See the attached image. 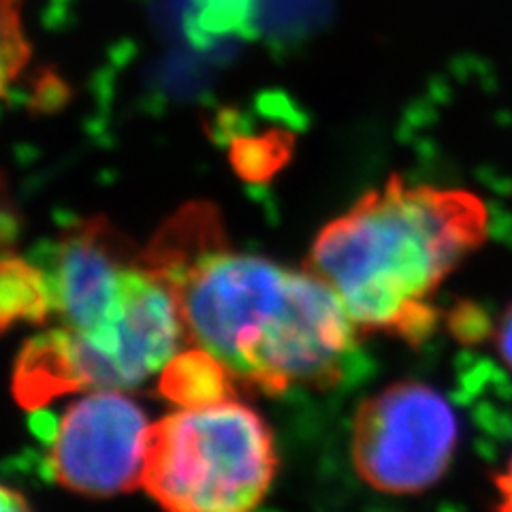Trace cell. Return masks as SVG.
<instances>
[{
  "label": "cell",
  "mask_w": 512,
  "mask_h": 512,
  "mask_svg": "<svg viewBox=\"0 0 512 512\" xmlns=\"http://www.w3.org/2000/svg\"><path fill=\"white\" fill-rule=\"evenodd\" d=\"M54 314L45 271L11 252L0 256V335L15 325H43Z\"/></svg>",
  "instance_id": "obj_10"
},
{
  "label": "cell",
  "mask_w": 512,
  "mask_h": 512,
  "mask_svg": "<svg viewBox=\"0 0 512 512\" xmlns=\"http://www.w3.org/2000/svg\"><path fill=\"white\" fill-rule=\"evenodd\" d=\"M487 237L489 210L474 192L391 175L325 224L306 269L338 293L359 331L419 346L440 323L438 288Z\"/></svg>",
  "instance_id": "obj_1"
},
{
  "label": "cell",
  "mask_w": 512,
  "mask_h": 512,
  "mask_svg": "<svg viewBox=\"0 0 512 512\" xmlns=\"http://www.w3.org/2000/svg\"><path fill=\"white\" fill-rule=\"evenodd\" d=\"M167 288L186 338L216 355L248 391H331L357 357V325L338 293L310 269H284L227 246Z\"/></svg>",
  "instance_id": "obj_2"
},
{
  "label": "cell",
  "mask_w": 512,
  "mask_h": 512,
  "mask_svg": "<svg viewBox=\"0 0 512 512\" xmlns=\"http://www.w3.org/2000/svg\"><path fill=\"white\" fill-rule=\"evenodd\" d=\"M20 233V218L18 210L7 197V188L0 184V256L11 252L15 239Z\"/></svg>",
  "instance_id": "obj_13"
},
{
  "label": "cell",
  "mask_w": 512,
  "mask_h": 512,
  "mask_svg": "<svg viewBox=\"0 0 512 512\" xmlns=\"http://www.w3.org/2000/svg\"><path fill=\"white\" fill-rule=\"evenodd\" d=\"M237 387L229 367L201 346L175 352L158 380V393L186 410L231 402Z\"/></svg>",
  "instance_id": "obj_9"
},
{
  "label": "cell",
  "mask_w": 512,
  "mask_h": 512,
  "mask_svg": "<svg viewBox=\"0 0 512 512\" xmlns=\"http://www.w3.org/2000/svg\"><path fill=\"white\" fill-rule=\"evenodd\" d=\"M148 419L118 389H99L62 414L47 457L52 478L88 498L135 491L143 478Z\"/></svg>",
  "instance_id": "obj_5"
},
{
  "label": "cell",
  "mask_w": 512,
  "mask_h": 512,
  "mask_svg": "<svg viewBox=\"0 0 512 512\" xmlns=\"http://www.w3.org/2000/svg\"><path fill=\"white\" fill-rule=\"evenodd\" d=\"M0 512H32L24 495L15 489L0 485Z\"/></svg>",
  "instance_id": "obj_16"
},
{
  "label": "cell",
  "mask_w": 512,
  "mask_h": 512,
  "mask_svg": "<svg viewBox=\"0 0 512 512\" xmlns=\"http://www.w3.org/2000/svg\"><path fill=\"white\" fill-rule=\"evenodd\" d=\"M276 470L267 423L231 399L150 425L141 485L165 512H254Z\"/></svg>",
  "instance_id": "obj_3"
},
{
  "label": "cell",
  "mask_w": 512,
  "mask_h": 512,
  "mask_svg": "<svg viewBox=\"0 0 512 512\" xmlns=\"http://www.w3.org/2000/svg\"><path fill=\"white\" fill-rule=\"evenodd\" d=\"M84 391L79 380L73 338L67 327L47 329L20 350L13 372V395L26 410H41L52 399Z\"/></svg>",
  "instance_id": "obj_8"
},
{
  "label": "cell",
  "mask_w": 512,
  "mask_h": 512,
  "mask_svg": "<svg viewBox=\"0 0 512 512\" xmlns=\"http://www.w3.org/2000/svg\"><path fill=\"white\" fill-rule=\"evenodd\" d=\"M229 246L220 210L212 203L195 201L180 207L163 222L139 252V265L158 282L169 286L207 254Z\"/></svg>",
  "instance_id": "obj_7"
},
{
  "label": "cell",
  "mask_w": 512,
  "mask_h": 512,
  "mask_svg": "<svg viewBox=\"0 0 512 512\" xmlns=\"http://www.w3.org/2000/svg\"><path fill=\"white\" fill-rule=\"evenodd\" d=\"M493 483H495V491H498L495 512H512V457L506 463V468L495 474Z\"/></svg>",
  "instance_id": "obj_15"
},
{
  "label": "cell",
  "mask_w": 512,
  "mask_h": 512,
  "mask_svg": "<svg viewBox=\"0 0 512 512\" xmlns=\"http://www.w3.org/2000/svg\"><path fill=\"white\" fill-rule=\"evenodd\" d=\"M459 446V421L446 397L402 380L363 399L352 423V463L363 483L389 495H416L440 483Z\"/></svg>",
  "instance_id": "obj_4"
},
{
  "label": "cell",
  "mask_w": 512,
  "mask_h": 512,
  "mask_svg": "<svg viewBox=\"0 0 512 512\" xmlns=\"http://www.w3.org/2000/svg\"><path fill=\"white\" fill-rule=\"evenodd\" d=\"M30 60L20 0H0V99L20 77Z\"/></svg>",
  "instance_id": "obj_11"
},
{
  "label": "cell",
  "mask_w": 512,
  "mask_h": 512,
  "mask_svg": "<svg viewBox=\"0 0 512 512\" xmlns=\"http://www.w3.org/2000/svg\"><path fill=\"white\" fill-rule=\"evenodd\" d=\"M141 248L107 218L69 224L37 256L52 288L54 314L75 333H99L114 325ZM35 261V259H32Z\"/></svg>",
  "instance_id": "obj_6"
},
{
  "label": "cell",
  "mask_w": 512,
  "mask_h": 512,
  "mask_svg": "<svg viewBox=\"0 0 512 512\" xmlns=\"http://www.w3.org/2000/svg\"><path fill=\"white\" fill-rule=\"evenodd\" d=\"M491 340L495 342V350H498L500 359L512 372V303L500 316L498 325H495V329H493Z\"/></svg>",
  "instance_id": "obj_14"
},
{
  "label": "cell",
  "mask_w": 512,
  "mask_h": 512,
  "mask_svg": "<svg viewBox=\"0 0 512 512\" xmlns=\"http://www.w3.org/2000/svg\"><path fill=\"white\" fill-rule=\"evenodd\" d=\"M448 329L455 335L459 342L476 344L483 342L493 335L495 325L491 318L476 306H459L451 314H448Z\"/></svg>",
  "instance_id": "obj_12"
}]
</instances>
